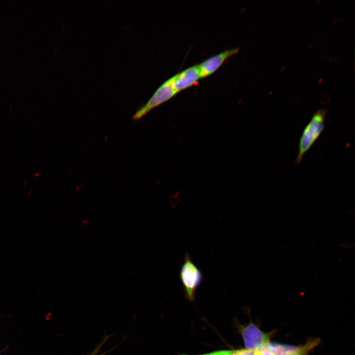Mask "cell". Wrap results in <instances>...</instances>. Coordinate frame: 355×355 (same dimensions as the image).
Masks as SVG:
<instances>
[{
	"label": "cell",
	"mask_w": 355,
	"mask_h": 355,
	"mask_svg": "<svg viewBox=\"0 0 355 355\" xmlns=\"http://www.w3.org/2000/svg\"><path fill=\"white\" fill-rule=\"evenodd\" d=\"M327 111L324 109L317 110L305 126L300 137L298 152L295 161L299 164L307 152L318 139L324 129V121Z\"/></svg>",
	"instance_id": "obj_1"
},
{
	"label": "cell",
	"mask_w": 355,
	"mask_h": 355,
	"mask_svg": "<svg viewBox=\"0 0 355 355\" xmlns=\"http://www.w3.org/2000/svg\"><path fill=\"white\" fill-rule=\"evenodd\" d=\"M179 277L182 284L185 297L189 301L195 299L196 289L202 280V274L199 268L192 262L190 254L185 253L181 266Z\"/></svg>",
	"instance_id": "obj_2"
},
{
	"label": "cell",
	"mask_w": 355,
	"mask_h": 355,
	"mask_svg": "<svg viewBox=\"0 0 355 355\" xmlns=\"http://www.w3.org/2000/svg\"><path fill=\"white\" fill-rule=\"evenodd\" d=\"M237 328L244 341L245 348L255 351L270 343L274 331H263L250 321L246 325L238 324Z\"/></svg>",
	"instance_id": "obj_3"
},
{
	"label": "cell",
	"mask_w": 355,
	"mask_h": 355,
	"mask_svg": "<svg viewBox=\"0 0 355 355\" xmlns=\"http://www.w3.org/2000/svg\"><path fill=\"white\" fill-rule=\"evenodd\" d=\"M177 93L174 87L171 77L157 89L148 101L136 111L132 119L134 120L140 119L152 109L169 101Z\"/></svg>",
	"instance_id": "obj_4"
},
{
	"label": "cell",
	"mask_w": 355,
	"mask_h": 355,
	"mask_svg": "<svg viewBox=\"0 0 355 355\" xmlns=\"http://www.w3.org/2000/svg\"><path fill=\"white\" fill-rule=\"evenodd\" d=\"M320 342L319 339H312L299 346L270 342L266 346L275 355H309Z\"/></svg>",
	"instance_id": "obj_5"
},
{
	"label": "cell",
	"mask_w": 355,
	"mask_h": 355,
	"mask_svg": "<svg viewBox=\"0 0 355 355\" xmlns=\"http://www.w3.org/2000/svg\"><path fill=\"white\" fill-rule=\"evenodd\" d=\"M239 50V48L227 49L212 56L199 64L201 78L213 73L228 58L236 54Z\"/></svg>",
	"instance_id": "obj_6"
},
{
	"label": "cell",
	"mask_w": 355,
	"mask_h": 355,
	"mask_svg": "<svg viewBox=\"0 0 355 355\" xmlns=\"http://www.w3.org/2000/svg\"><path fill=\"white\" fill-rule=\"evenodd\" d=\"M172 78L174 87L177 93L190 87L201 79L198 65L189 67Z\"/></svg>",
	"instance_id": "obj_7"
},
{
	"label": "cell",
	"mask_w": 355,
	"mask_h": 355,
	"mask_svg": "<svg viewBox=\"0 0 355 355\" xmlns=\"http://www.w3.org/2000/svg\"><path fill=\"white\" fill-rule=\"evenodd\" d=\"M238 351L239 349H224L198 355H187L182 354L180 355H239Z\"/></svg>",
	"instance_id": "obj_8"
},
{
	"label": "cell",
	"mask_w": 355,
	"mask_h": 355,
	"mask_svg": "<svg viewBox=\"0 0 355 355\" xmlns=\"http://www.w3.org/2000/svg\"><path fill=\"white\" fill-rule=\"evenodd\" d=\"M108 336H106L104 339L102 341V342L96 347V348L91 352V353L89 355H105L106 353H107L106 352L104 354H102L100 355L99 354L101 351V348L106 342V341L108 339Z\"/></svg>",
	"instance_id": "obj_9"
},
{
	"label": "cell",
	"mask_w": 355,
	"mask_h": 355,
	"mask_svg": "<svg viewBox=\"0 0 355 355\" xmlns=\"http://www.w3.org/2000/svg\"><path fill=\"white\" fill-rule=\"evenodd\" d=\"M255 355H275L266 346L255 351Z\"/></svg>",
	"instance_id": "obj_10"
},
{
	"label": "cell",
	"mask_w": 355,
	"mask_h": 355,
	"mask_svg": "<svg viewBox=\"0 0 355 355\" xmlns=\"http://www.w3.org/2000/svg\"><path fill=\"white\" fill-rule=\"evenodd\" d=\"M239 355H255V352L246 348L239 349Z\"/></svg>",
	"instance_id": "obj_11"
}]
</instances>
